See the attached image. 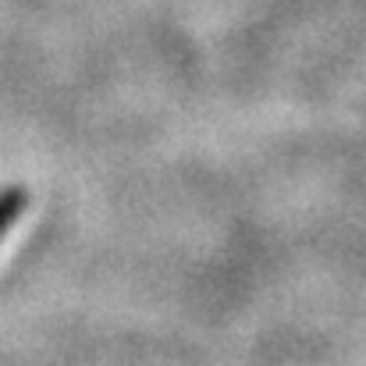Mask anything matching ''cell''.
<instances>
[{
  "mask_svg": "<svg viewBox=\"0 0 366 366\" xmlns=\"http://www.w3.org/2000/svg\"><path fill=\"white\" fill-rule=\"evenodd\" d=\"M29 207V192L21 189V185H11V189H4L0 192V239L7 235V228L21 217V210Z\"/></svg>",
  "mask_w": 366,
  "mask_h": 366,
  "instance_id": "6da1fadb",
  "label": "cell"
}]
</instances>
